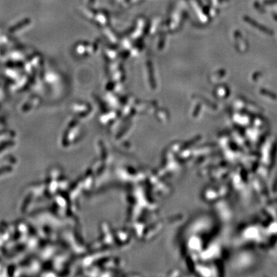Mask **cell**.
I'll return each mask as SVG.
<instances>
[{
	"label": "cell",
	"instance_id": "cell-1",
	"mask_svg": "<svg viewBox=\"0 0 277 277\" xmlns=\"http://www.w3.org/2000/svg\"><path fill=\"white\" fill-rule=\"evenodd\" d=\"M244 20H245L246 22H247V23L249 24V25H251V26L254 27L255 29H258V30H259L260 32H263V33L266 34V35H269V36H272V35H273V34H274V32L272 30V29H270L269 28L266 27V26H265V25H262V24L259 23V22H257V21L254 20L253 19H252V18H250V17L245 16V17H244Z\"/></svg>",
	"mask_w": 277,
	"mask_h": 277
},
{
	"label": "cell",
	"instance_id": "cell-2",
	"mask_svg": "<svg viewBox=\"0 0 277 277\" xmlns=\"http://www.w3.org/2000/svg\"><path fill=\"white\" fill-rule=\"evenodd\" d=\"M260 93L262 95V96L268 97V98L271 99H273V100L277 99L276 95H275V93H272V92H270L268 90H266V89H261Z\"/></svg>",
	"mask_w": 277,
	"mask_h": 277
},
{
	"label": "cell",
	"instance_id": "cell-3",
	"mask_svg": "<svg viewBox=\"0 0 277 277\" xmlns=\"http://www.w3.org/2000/svg\"><path fill=\"white\" fill-rule=\"evenodd\" d=\"M263 3L266 5H274V4L277 3V0H266V1H264Z\"/></svg>",
	"mask_w": 277,
	"mask_h": 277
}]
</instances>
